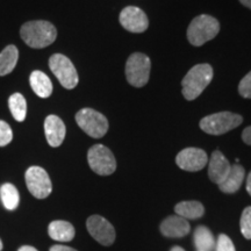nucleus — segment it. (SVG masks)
<instances>
[{
	"instance_id": "obj_1",
	"label": "nucleus",
	"mask_w": 251,
	"mask_h": 251,
	"mask_svg": "<svg viewBox=\"0 0 251 251\" xmlns=\"http://www.w3.org/2000/svg\"><path fill=\"white\" fill-rule=\"evenodd\" d=\"M20 36L30 48L42 49L55 42L57 29L49 21H28L21 27Z\"/></svg>"
},
{
	"instance_id": "obj_2",
	"label": "nucleus",
	"mask_w": 251,
	"mask_h": 251,
	"mask_svg": "<svg viewBox=\"0 0 251 251\" xmlns=\"http://www.w3.org/2000/svg\"><path fill=\"white\" fill-rule=\"evenodd\" d=\"M213 79V68L209 64H198L187 72L181 80L183 96L186 100H194L203 92Z\"/></svg>"
},
{
	"instance_id": "obj_3",
	"label": "nucleus",
	"mask_w": 251,
	"mask_h": 251,
	"mask_svg": "<svg viewBox=\"0 0 251 251\" xmlns=\"http://www.w3.org/2000/svg\"><path fill=\"white\" fill-rule=\"evenodd\" d=\"M220 31L219 21L211 15L202 14L194 18L187 28V40L194 47L202 45L214 39Z\"/></svg>"
},
{
	"instance_id": "obj_4",
	"label": "nucleus",
	"mask_w": 251,
	"mask_h": 251,
	"mask_svg": "<svg viewBox=\"0 0 251 251\" xmlns=\"http://www.w3.org/2000/svg\"><path fill=\"white\" fill-rule=\"evenodd\" d=\"M243 122L240 114L231 112H220L205 117L200 121V128L209 135H222L233 130Z\"/></svg>"
},
{
	"instance_id": "obj_5",
	"label": "nucleus",
	"mask_w": 251,
	"mask_h": 251,
	"mask_svg": "<svg viewBox=\"0 0 251 251\" xmlns=\"http://www.w3.org/2000/svg\"><path fill=\"white\" fill-rule=\"evenodd\" d=\"M76 122L80 129L93 139L105 136L108 130V121L101 113L93 108H81L76 114Z\"/></svg>"
},
{
	"instance_id": "obj_6",
	"label": "nucleus",
	"mask_w": 251,
	"mask_h": 251,
	"mask_svg": "<svg viewBox=\"0 0 251 251\" xmlns=\"http://www.w3.org/2000/svg\"><path fill=\"white\" fill-rule=\"evenodd\" d=\"M151 61L142 52H134L126 64V77L128 83L135 87H142L148 83Z\"/></svg>"
},
{
	"instance_id": "obj_7",
	"label": "nucleus",
	"mask_w": 251,
	"mask_h": 251,
	"mask_svg": "<svg viewBox=\"0 0 251 251\" xmlns=\"http://www.w3.org/2000/svg\"><path fill=\"white\" fill-rule=\"evenodd\" d=\"M49 68L64 89L74 90L78 85L79 77L76 68L65 55H52L49 58Z\"/></svg>"
},
{
	"instance_id": "obj_8",
	"label": "nucleus",
	"mask_w": 251,
	"mask_h": 251,
	"mask_svg": "<svg viewBox=\"0 0 251 251\" xmlns=\"http://www.w3.org/2000/svg\"><path fill=\"white\" fill-rule=\"evenodd\" d=\"M87 161L91 170L99 176H109L117 170V161L113 152L102 144L91 147L87 152Z\"/></svg>"
},
{
	"instance_id": "obj_9",
	"label": "nucleus",
	"mask_w": 251,
	"mask_h": 251,
	"mask_svg": "<svg viewBox=\"0 0 251 251\" xmlns=\"http://www.w3.org/2000/svg\"><path fill=\"white\" fill-rule=\"evenodd\" d=\"M28 191L37 199H45L52 191V184L49 175L41 166H30L25 174Z\"/></svg>"
},
{
	"instance_id": "obj_10",
	"label": "nucleus",
	"mask_w": 251,
	"mask_h": 251,
	"mask_svg": "<svg viewBox=\"0 0 251 251\" xmlns=\"http://www.w3.org/2000/svg\"><path fill=\"white\" fill-rule=\"evenodd\" d=\"M87 230L97 242L101 246L109 247L115 241V229L108 220L100 215H92L86 221Z\"/></svg>"
},
{
	"instance_id": "obj_11",
	"label": "nucleus",
	"mask_w": 251,
	"mask_h": 251,
	"mask_svg": "<svg viewBox=\"0 0 251 251\" xmlns=\"http://www.w3.org/2000/svg\"><path fill=\"white\" fill-rule=\"evenodd\" d=\"M120 24L130 33H143L149 26V20L142 9L135 6H128L120 13Z\"/></svg>"
},
{
	"instance_id": "obj_12",
	"label": "nucleus",
	"mask_w": 251,
	"mask_h": 251,
	"mask_svg": "<svg viewBox=\"0 0 251 251\" xmlns=\"http://www.w3.org/2000/svg\"><path fill=\"white\" fill-rule=\"evenodd\" d=\"M208 157L202 149L186 148L178 153L176 157V163L185 171L196 172L202 170L207 165Z\"/></svg>"
},
{
	"instance_id": "obj_13",
	"label": "nucleus",
	"mask_w": 251,
	"mask_h": 251,
	"mask_svg": "<svg viewBox=\"0 0 251 251\" xmlns=\"http://www.w3.org/2000/svg\"><path fill=\"white\" fill-rule=\"evenodd\" d=\"M45 134L50 147L57 148L61 146L67 134V128L62 119L57 115H48L45 120Z\"/></svg>"
},
{
	"instance_id": "obj_14",
	"label": "nucleus",
	"mask_w": 251,
	"mask_h": 251,
	"mask_svg": "<svg viewBox=\"0 0 251 251\" xmlns=\"http://www.w3.org/2000/svg\"><path fill=\"white\" fill-rule=\"evenodd\" d=\"M230 169H231L230 163L228 162V159L226 158L224 153L219 151V150H215V151L212 153L211 159H209V164H208L209 179H211L213 183L220 185L226 179V177L228 176Z\"/></svg>"
},
{
	"instance_id": "obj_15",
	"label": "nucleus",
	"mask_w": 251,
	"mask_h": 251,
	"mask_svg": "<svg viewBox=\"0 0 251 251\" xmlns=\"http://www.w3.org/2000/svg\"><path fill=\"white\" fill-rule=\"evenodd\" d=\"M161 233L166 237L178 238L184 237L190 233V224L187 220L178 215H171L161 224Z\"/></svg>"
},
{
	"instance_id": "obj_16",
	"label": "nucleus",
	"mask_w": 251,
	"mask_h": 251,
	"mask_svg": "<svg viewBox=\"0 0 251 251\" xmlns=\"http://www.w3.org/2000/svg\"><path fill=\"white\" fill-rule=\"evenodd\" d=\"M244 176H246V171H244L243 166H241L240 164L231 165L230 171H229L226 179L219 185L220 190L224 193L228 194L237 192L243 183Z\"/></svg>"
},
{
	"instance_id": "obj_17",
	"label": "nucleus",
	"mask_w": 251,
	"mask_h": 251,
	"mask_svg": "<svg viewBox=\"0 0 251 251\" xmlns=\"http://www.w3.org/2000/svg\"><path fill=\"white\" fill-rule=\"evenodd\" d=\"M29 83L31 90L40 98H49L52 93V83L45 72L35 70L30 74Z\"/></svg>"
},
{
	"instance_id": "obj_18",
	"label": "nucleus",
	"mask_w": 251,
	"mask_h": 251,
	"mask_svg": "<svg viewBox=\"0 0 251 251\" xmlns=\"http://www.w3.org/2000/svg\"><path fill=\"white\" fill-rule=\"evenodd\" d=\"M48 234L52 240L59 241V242H69V241L74 240L76 231L70 222L56 220V221L50 222Z\"/></svg>"
},
{
	"instance_id": "obj_19",
	"label": "nucleus",
	"mask_w": 251,
	"mask_h": 251,
	"mask_svg": "<svg viewBox=\"0 0 251 251\" xmlns=\"http://www.w3.org/2000/svg\"><path fill=\"white\" fill-rule=\"evenodd\" d=\"M19 50L14 45H9L0 52V76L11 74L17 67Z\"/></svg>"
},
{
	"instance_id": "obj_20",
	"label": "nucleus",
	"mask_w": 251,
	"mask_h": 251,
	"mask_svg": "<svg viewBox=\"0 0 251 251\" xmlns=\"http://www.w3.org/2000/svg\"><path fill=\"white\" fill-rule=\"evenodd\" d=\"M175 212L185 220H194L201 218L205 213V207L199 201H181L176 205Z\"/></svg>"
},
{
	"instance_id": "obj_21",
	"label": "nucleus",
	"mask_w": 251,
	"mask_h": 251,
	"mask_svg": "<svg viewBox=\"0 0 251 251\" xmlns=\"http://www.w3.org/2000/svg\"><path fill=\"white\" fill-rule=\"evenodd\" d=\"M194 246L198 251H211L215 248V238L205 226H199L194 231Z\"/></svg>"
},
{
	"instance_id": "obj_22",
	"label": "nucleus",
	"mask_w": 251,
	"mask_h": 251,
	"mask_svg": "<svg viewBox=\"0 0 251 251\" xmlns=\"http://www.w3.org/2000/svg\"><path fill=\"white\" fill-rule=\"evenodd\" d=\"M0 198H1L2 205L8 211H14L18 208L20 202V196L17 187L13 184L6 183L0 187Z\"/></svg>"
},
{
	"instance_id": "obj_23",
	"label": "nucleus",
	"mask_w": 251,
	"mask_h": 251,
	"mask_svg": "<svg viewBox=\"0 0 251 251\" xmlns=\"http://www.w3.org/2000/svg\"><path fill=\"white\" fill-rule=\"evenodd\" d=\"M8 107L15 120L18 122L25 121L27 115V102L23 94H12L8 99Z\"/></svg>"
},
{
	"instance_id": "obj_24",
	"label": "nucleus",
	"mask_w": 251,
	"mask_h": 251,
	"mask_svg": "<svg viewBox=\"0 0 251 251\" xmlns=\"http://www.w3.org/2000/svg\"><path fill=\"white\" fill-rule=\"evenodd\" d=\"M241 233L247 240H251V206L247 207L241 216Z\"/></svg>"
},
{
	"instance_id": "obj_25",
	"label": "nucleus",
	"mask_w": 251,
	"mask_h": 251,
	"mask_svg": "<svg viewBox=\"0 0 251 251\" xmlns=\"http://www.w3.org/2000/svg\"><path fill=\"white\" fill-rule=\"evenodd\" d=\"M13 140V131L7 122L0 120V147H5Z\"/></svg>"
},
{
	"instance_id": "obj_26",
	"label": "nucleus",
	"mask_w": 251,
	"mask_h": 251,
	"mask_svg": "<svg viewBox=\"0 0 251 251\" xmlns=\"http://www.w3.org/2000/svg\"><path fill=\"white\" fill-rule=\"evenodd\" d=\"M215 251H236L233 241L226 234H220L215 243Z\"/></svg>"
},
{
	"instance_id": "obj_27",
	"label": "nucleus",
	"mask_w": 251,
	"mask_h": 251,
	"mask_svg": "<svg viewBox=\"0 0 251 251\" xmlns=\"http://www.w3.org/2000/svg\"><path fill=\"white\" fill-rule=\"evenodd\" d=\"M238 92L243 98L251 99V71L247 76L243 77V79L240 81L238 85Z\"/></svg>"
},
{
	"instance_id": "obj_28",
	"label": "nucleus",
	"mask_w": 251,
	"mask_h": 251,
	"mask_svg": "<svg viewBox=\"0 0 251 251\" xmlns=\"http://www.w3.org/2000/svg\"><path fill=\"white\" fill-rule=\"evenodd\" d=\"M242 140L244 143H247L248 146H251V126L247 127L242 133Z\"/></svg>"
},
{
	"instance_id": "obj_29",
	"label": "nucleus",
	"mask_w": 251,
	"mask_h": 251,
	"mask_svg": "<svg viewBox=\"0 0 251 251\" xmlns=\"http://www.w3.org/2000/svg\"><path fill=\"white\" fill-rule=\"evenodd\" d=\"M49 251H77L74 248L67 247V246H61V244H57V246H52L50 248Z\"/></svg>"
},
{
	"instance_id": "obj_30",
	"label": "nucleus",
	"mask_w": 251,
	"mask_h": 251,
	"mask_svg": "<svg viewBox=\"0 0 251 251\" xmlns=\"http://www.w3.org/2000/svg\"><path fill=\"white\" fill-rule=\"evenodd\" d=\"M247 191H248V193L251 196V172L247 178Z\"/></svg>"
},
{
	"instance_id": "obj_31",
	"label": "nucleus",
	"mask_w": 251,
	"mask_h": 251,
	"mask_svg": "<svg viewBox=\"0 0 251 251\" xmlns=\"http://www.w3.org/2000/svg\"><path fill=\"white\" fill-rule=\"evenodd\" d=\"M18 251H37L35 248L34 247H30V246H24V247H21L20 249H19Z\"/></svg>"
},
{
	"instance_id": "obj_32",
	"label": "nucleus",
	"mask_w": 251,
	"mask_h": 251,
	"mask_svg": "<svg viewBox=\"0 0 251 251\" xmlns=\"http://www.w3.org/2000/svg\"><path fill=\"white\" fill-rule=\"evenodd\" d=\"M240 1H241V4L246 6V7L251 9V0H240Z\"/></svg>"
},
{
	"instance_id": "obj_33",
	"label": "nucleus",
	"mask_w": 251,
	"mask_h": 251,
	"mask_svg": "<svg viewBox=\"0 0 251 251\" xmlns=\"http://www.w3.org/2000/svg\"><path fill=\"white\" fill-rule=\"evenodd\" d=\"M170 251H185V250L183 249V248H180V247H174Z\"/></svg>"
},
{
	"instance_id": "obj_34",
	"label": "nucleus",
	"mask_w": 251,
	"mask_h": 251,
	"mask_svg": "<svg viewBox=\"0 0 251 251\" xmlns=\"http://www.w3.org/2000/svg\"><path fill=\"white\" fill-rule=\"evenodd\" d=\"M2 250V242H1V240H0V251Z\"/></svg>"
}]
</instances>
